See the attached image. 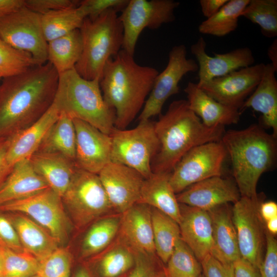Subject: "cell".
I'll list each match as a JSON object with an SVG mask.
<instances>
[{
    "label": "cell",
    "instance_id": "6da1fadb",
    "mask_svg": "<svg viewBox=\"0 0 277 277\" xmlns=\"http://www.w3.org/2000/svg\"><path fill=\"white\" fill-rule=\"evenodd\" d=\"M58 74L49 62L4 78L0 84V137L11 136L39 119L52 105Z\"/></svg>",
    "mask_w": 277,
    "mask_h": 277
},
{
    "label": "cell",
    "instance_id": "7a4b0ae2",
    "mask_svg": "<svg viewBox=\"0 0 277 277\" xmlns=\"http://www.w3.org/2000/svg\"><path fill=\"white\" fill-rule=\"evenodd\" d=\"M154 122L159 147L151 162L153 173H171L181 159L192 148L221 141L224 126L208 127L189 108L187 100L172 102Z\"/></svg>",
    "mask_w": 277,
    "mask_h": 277
},
{
    "label": "cell",
    "instance_id": "3957f363",
    "mask_svg": "<svg viewBox=\"0 0 277 277\" xmlns=\"http://www.w3.org/2000/svg\"><path fill=\"white\" fill-rule=\"evenodd\" d=\"M123 49L106 63L100 81L103 97L115 112L114 127L125 128L143 108L159 74Z\"/></svg>",
    "mask_w": 277,
    "mask_h": 277
},
{
    "label": "cell",
    "instance_id": "277c9868",
    "mask_svg": "<svg viewBox=\"0 0 277 277\" xmlns=\"http://www.w3.org/2000/svg\"><path fill=\"white\" fill-rule=\"evenodd\" d=\"M276 137L257 124L225 131L221 142L230 159L241 196H257L256 186L261 176L275 166Z\"/></svg>",
    "mask_w": 277,
    "mask_h": 277
},
{
    "label": "cell",
    "instance_id": "5b68a950",
    "mask_svg": "<svg viewBox=\"0 0 277 277\" xmlns=\"http://www.w3.org/2000/svg\"><path fill=\"white\" fill-rule=\"evenodd\" d=\"M53 103L60 112L84 121L110 135L114 127L115 110L104 101L100 80H87L74 68L58 75Z\"/></svg>",
    "mask_w": 277,
    "mask_h": 277
},
{
    "label": "cell",
    "instance_id": "8992f818",
    "mask_svg": "<svg viewBox=\"0 0 277 277\" xmlns=\"http://www.w3.org/2000/svg\"><path fill=\"white\" fill-rule=\"evenodd\" d=\"M117 13L110 9L94 19L86 17L79 29L82 51L74 69L86 80L100 81L107 62L122 49L123 28Z\"/></svg>",
    "mask_w": 277,
    "mask_h": 277
},
{
    "label": "cell",
    "instance_id": "52a82bcc",
    "mask_svg": "<svg viewBox=\"0 0 277 277\" xmlns=\"http://www.w3.org/2000/svg\"><path fill=\"white\" fill-rule=\"evenodd\" d=\"M62 200L79 228L113 210L98 174L77 168Z\"/></svg>",
    "mask_w": 277,
    "mask_h": 277
},
{
    "label": "cell",
    "instance_id": "ba28073f",
    "mask_svg": "<svg viewBox=\"0 0 277 277\" xmlns=\"http://www.w3.org/2000/svg\"><path fill=\"white\" fill-rule=\"evenodd\" d=\"M109 135L111 162L132 168L145 179L152 174L151 162L159 147L153 122L150 119L140 121L130 130L114 128Z\"/></svg>",
    "mask_w": 277,
    "mask_h": 277
},
{
    "label": "cell",
    "instance_id": "9c48e42d",
    "mask_svg": "<svg viewBox=\"0 0 277 277\" xmlns=\"http://www.w3.org/2000/svg\"><path fill=\"white\" fill-rule=\"evenodd\" d=\"M0 211L28 216L47 230L59 245L68 238L70 222L62 197L50 188L23 199L2 205Z\"/></svg>",
    "mask_w": 277,
    "mask_h": 277
},
{
    "label": "cell",
    "instance_id": "30bf717a",
    "mask_svg": "<svg viewBox=\"0 0 277 277\" xmlns=\"http://www.w3.org/2000/svg\"><path fill=\"white\" fill-rule=\"evenodd\" d=\"M227 156L221 141L207 143L190 149L170 173L169 182L175 193L205 179L222 176Z\"/></svg>",
    "mask_w": 277,
    "mask_h": 277
},
{
    "label": "cell",
    "instance_id": "8fae6325",
    "mask_svg": "<svg viewBox=\"0 0 277 277\" xmlns=\"http://www.w3.org/2000/svg\"><path fill=\"white\" fill-rule=\"evenodd\" d=\"M180 5L173 0H129L119 16L123 28L122 49L133 56L138 38L145 28L156 29L175 18Z\"/></svg>",
    "mask_w": 277,
    "mask_h": 277
},
{
    "label": "cell",
    "instance_id": "7c38bea8",
    "mask_svg": "<svg viewBox=\"0 0 277 277\" xmlns=\"http://www.w3.org/2000/svg\"><path fill=\"white\" fill-rule=\"evenodd\" d=\"M0 38L14 48L30 53L38 65L48 62L42 15L25 6L0 21Z\"/></svg>",
    "mask_w": 277,
    "mask_h": 277
},
{
    "label": "cell",
    "instance_id": "4fadbf2b",
    "mask_svg": "<svg viewBox=\"0 0 277 277\" xmlns=\"http://www.w3.org/2000/svg\"><path fill=\"white\" fill-rule=\"evenodd\" d=\"M263 196L258 194L252 198L241 196L231 208L240 255L259 270L265 239V226L259 212Z\"/></svg>",
    "mask_w": 277,
    "mask_h": 277
},
{
    "label": "cell",
    "instance_id": "5bb4252c",
    "mask_svg": "<svg viewBox=\"0 0 277 277\" xmlns=\"http://www.w3.org/2000/svg\"><path fill=\"white\" fill-rule=\"evenodd\" d=\"M197 62L187 57L184 45L173 47L169 53L168 62L165 69L156 76L151 91L138 116L139 121L150 120L161 114L162 108L171 96L179 92V84L189 72L198 71Z\"/></svg>",
    "mask_w": 277,
    "mask_h": 277
},
{
    "label": "cell",
    "instance_id": "9a60e30c",
    "mask_svg": "<svg viewBox=\"0 0 277 277\" xmlns=\"http://www.w3.org/2000/svg\"><path fill=\"white\" fill-rule=\"evenodd\" d=\"M264 67L253 65L197 86L216 101L239 110L259 84Z\"/></svg>",
    "mask_w": 277,
    "mask_h": 277
},
{
    "label": "cell",
    "instance_id": "2e32d148",
    "mask_svg": "<svg viewBox=\"0 0 277 277\" xmlns=\"http://www.w3.org/2000/svg\"><path fill=\"white\" fill-rule=\"evenodd\" d=\"M98 175L113 210L122 214L139 202L145 178L135 169L110 162Z\"/></svg>",
    "mask_w": 277,
    "mask_h": 277
},
{
    "label": "cell",
    "instance_id": "e0dca14e",
    "mask_svg": "<svg viewBox=\"0 0 277 277\" xmlns=\"http://www.w3.org/2000/svg\"><path fill=\"white\" fill-rule=\"evenodd\" d=\"M73 122L76 134L75 165L98 174L111 162V137L84 121L73 119Z\"/></svg>",
    "mask_w": 277,
    "mask_h": 277
},
{
    "label": "cell",
    "instance_id": "ac0fdd59",
    "mask_svg": "<svg viewBox=\"0 0 277 277\" xmlns=\"http://www.w3.org/2000/svg\"><path fill=\"white\" fill-rule=\"evenodd\" d=\"M206 43L200 37L191 46V52L196 59L199 66L198 86L212 79L223 76L234 71L253 65L255 59L251 50L247 47L236 48L225 53L206 52Z\"/></svg>",
    "mask_w": 277,
    "mask_h": 277
},
{
    "label": "cell",
    "instance_id": "d6986e66",
    "mask_svg": "<svg viewBox=\"0 0 277 277\" xmlns=\"http://www.w3.org/2000/svg\"><path fill=\"white\" fill-rule=\"evenodd\" d=\"M176 196L180 204L209 211L222 205L234 204L241 194L234 180L216 176L190 186Z\"/></svg>",
    "mask_w": 277,
    "mask_h": 277
},
{
    "label": "cell",
    "instance_id": "ffe728a7",
    "mask_svg": "<svg viewBox=\"0 0 277 277\" xmlns=\"http://www.w3.org/2000/svg\"><path fill=\"white\" fill-rule=\"evenodd\" d=\"M180 208L181 239L201 262L212 250L211 216L208 211L196 207L180 204Z\"/></svg>",
    "mask_w": 277,
    "mask_h": 277
},
{
    "label": "cell",
    "instance_id": "44dd1931",
    "mask_svg": "<svg viewBox=\"0 0 277 277\" xmlns=\"http://www.w3.org/2000/svg\"><path fill=\"white\" fill-rule=\"evenodd\" d=\"M60 112L52 103L36 122L24 129L10 136L6 163L11 171L18 162L29 159L38 149L47 132L58 119Z\"/></svg>",
    "mask_w": 277,
    "mask_h": 277
},
{
    "label": "cell",
    "instance_id": "7402d4cb",
    "mask_svg": "<svg viewBox=\"0 0 277 277\" xmlns=\"http://www.w3.org/2000/svg\"><path fill=\"white\" fill-rule=\"evenodd\" d=\"M119 232L133 251L155 255L150 206L137 203L122 213Z\"/></svg>",
    "mask_w": 277,
    "mask_h": 277
},
{
    "label": "cell",
    "instance_id": "603a6c76",
    "mask_svg": "<svg viewBox=\"0 0 277 277\" xmlns=\"http://www.w3.org/2000/svg\"><path fill=\"white\" fill-rule=\"evenodd\" d=\"M212 227L211 255L223 264L232 265L241 257L229 204L217 206L208 211Z\"/></svg>",
    "mask_w": 277,
    "mask_h": 277
},
{
    "label": "cell",
    "instance_id": "cb8c5ba5",
    "mask_svg": "<svg viewBox=\"0 0 277 277\" xmlns=\"http://www.w3.org/2000/svg\"><path fill=\"white\" fill-rule=\"evenodd\" d=\"M190 109L207 127L237 124L240 117L238 109L225 105L208 95L196 83L189 82L184 90Z\"/></svg>",
    "mask_w": 277,
    "mask_h": 277
},
{
    "label": "cell",
    "instance_id": "d4e9b609",
    "mask_svg": "<svg viewBox=\"0 0 277 277\" xmlns=\"http://www.w3.org/2000/svg\"><path fill=\"white\" fill-rule=\"evenodd\" d=\"M277 71L271 63L265 64L262 78L255 90L246 100L239 109L251 108L262 114L264 125L272 130L277 137Z\"/></svg>",
    "mask_w": 277,
    "mask_h": 277
},
{
    "label": "cell",
    "instance_id": "484cf974",
    "mask_svg": "<svg viewBox=\"0 0 277 277\" xmlns=\"http://www.w3.org/2000/svg\"><path fill=\"white\" fill-rule=\"evenodd\" d=\"M49 188L29 159L18 162L0 185V206L23 199Z\"/></svg>",
    "mask_w": 277,
    "mask_h": 277
},
{
    "label": "cell",
    "instance_id": "4316f807",
    "mask_svg": "<svg viewBox=\"0 0 277 277\" xmlns=\"http://www.w3.org/2000/svg\"><path fill=\"white\" fill-rule=\"evenodd\" d=\"M29 160L34 171L61 197L77 168L74 161L55 153L36 152Z\"/></svg>",
    "mask_w": 277,
    "mask_h": 277
},
{
    "label": "cell",
    "instance_id": "83f0119b",
    "mask_svg": "<svg viewBox=\"0 0 277 277\" xmlns=\"http://www.w3.org/2000/svg\"><path fill=\"white\" fill-rule=\"evenodd\" d=\"M6 213L15 229L25 251L38 261L59 247L56 239L28 216L18 213Z\"/></svg>",
    "mask_w": 277,
    "mask_h": 277
},
{
    "label": "cell",
    "instance_id": "f1b7e54d",
    "mask_svg": "<svg viewBox=\"0 0 277 277\" xmlns=\"http://www.w3.org/2000/svg\"><path fill=\"white\" fill-rule=\"evenodd\" d=\"M170 173H153L145 179L138 203L145 204L168 215L178 224L181 219L180 204L170 182Z\"/></svg>",
    "mask_w": 277,
    "mask_h": 277
},
{
    "label": "cell",
    "instance_id": "f546056e",
    "mask_svg": "<svg viewBox=\"0 0 277 277\" xmlns=\"http://www.w3.org/2000/svg\"><path fill=\"white\" fill-rule=\"evenodd\" d=\"M75 145L73 120L60 112L58 119L50 128L36 152L58 153L74 161Z\"/></svg>",
    "mask_w": 277,
    "mask_h": 277
},
{
    "label": "cell",
    "instance_id": "4dcf8cb0",
    "mask_svg": "<svg viewBox=\"0 0 277 277\" xmlns=\"http://www.w3.org/2000/svg\"><path fill=\"white\" fill-rule=\"evenodd\" d=\"M82 51V37L77 29L48 42V62L59 75L75 68Z\"/></svg>",
    "mask_w": 277,
    "mask_h": 277
},
{
    "label": "cell",
    "instance_id": "1f68e13d",
    "mask_svg": "<svg viewBox=\"0 0 277 277\" xmlns=\"http://www.w3.org/2000/svg\"><path fill=\"white\" fill-rule=\"evenodd\" d=\"M120 242L100 256L92 268H88L92 277H122L132 268L134 252L122 240Z\"/></svg>",
    "mask_w": 277,
    "mask_h": 277
},
{
    "label": "cell",
    "instance_id": "d6a6232c",
    "mask_svg": "<svg viewBox=\"0 0 277 277\" xmlns=\"http://www.w3.org/2000/svg\"><path fill=\"white\" fill-rule=\"evenodd\" d=\"M121 215H110L94 222L82 243L81 255L86 259L102 251L110 245L119 232Z\"/></svg>",
    "mask_w": 277,
    "mask_h": 277
},
{
    "label": "cell",
    "instance_id": "836d02e7",
    "mask_svg": "<svg viewBox=\"0 0 277 277\" xmlns=\"http://www.w3.org/2000/svg\"><path fill=\"white\" fill-rule=\"evenodd\" d=\"M81 2V1H80ZM87 13L84 6L53 11L42 15V26L47 42L80 29Z\"/></svg>",
    "mask_w": 277,
    "mask_h": 277
},
{
    "label": "cell",
    "instance_id": "e575fe53",
    "mask_svg": "<svg viewBox=\"0 0 277 277\" xmlns=\"http://www.w3.org/2000/svg\"><path fill=\"white\" fill-rule=\"evenodd\" d=\"M151 214L155 252L166 265L181 239L179 225L168 215L151 207Z\"/></svg>",
    "mask_w": 277,
    "mask_h": 277
},
{
    "label": "cell",
    "instance_id": "d590c367",
    "mask_svg": "<svg viewBox=\"0 0 277 277\" xmlns=\"http://www.w3.org/2000/svg\"><path fill=\"white\" fill-rule=\"evenodd\" d=\"M249 2V0H228L215 14L200 24L199 32L222 37L235 31L239 18Z\"/></svg>",
    "mask_w": 277,
    "mask_h": 277
},
{
    "label": "cell",
    "instance_id": "8d00e7d4",
    "mask_svg": "<svg viewBox=\"0 0 277 277\" xmlns=\"http://www.w3.org/2000/svg\"><path fill=\"white\" fill-rule=\"evenodd\" d=\"M241 16L258 25L265 37L273 38L277 36L276 0H249Z\"/></svg>",
    "mask_w": 277,
    "mask_h": 277
},
{
    "label": "cell",
    "instance_id": "74e56055",
    "mask_svg": "<svg viewBox=\"0 0 277 277\" xmlns=\"http://www.w3.org/2000/svg\"><path fill=\"white\" fill-rule=\"evenodd\" d=\"M167 277H199L203 272L201 262L180 239L165 265Z\"/></svg>",
    "mask_w": 277,
    "mask_h": 277
},
{
    "label": "cell",
    "instance_id": "f35d334b",
    "mask_svg": "<svg viewBox=\"0 0 277 277\" xmlns=\"http://www.w3.org/2000/svg\"><path fill=\"white\" fill-rule=\"evenodd\" d=\"M0 277H30L36 274L38 261L29 253L0 247Z\"/></svg>",
    "mask_w": 277,
    "mask_h": 277
},
{
    "label": "cell",
    "instance_id": "ab89813d",
    "mask_svg": "<svg viewBox=\"0 0 277 277\" xmlns=\"http://www.w3.org/2000/svg\"><path fill=\"white\" fill-rule=\"evenodd\" d=\"M38 66L29 53L14 48L0 38V75L6 78Z\"/></svg>",
    "mask_w": 277,
    "mask_h": 277
},
{
    "label": "cell",
    "instance_id": "60d3db41",
    "mask_svg": "<svg viewBox=\"0 0 277 277\" xmlns=\"http://www.w3.org/2000/svg\"><path fill=\"white\" fill-rule=\"evenodd\" d=\"M72 265L69 251L59 247L38 261L36 275L38 277H70Z\"/></svg>",
    "mask_w": 277,
    "mask_h": 277
},
{
    "label": "cell",
    "instance_id": "b9f144b4",
    "mask_svg": "<svg viewBox=\"0 0 277 277\" xmlns=\"http://www.w3.org/2000/svg\"><path fill=\"white\" fill-rule=\"evenodd\" d=\"M135 263L126 277L167 276L165 266L154 255L133 251Z\"/></svg>",
    "mask_w": 277,
    "mask_h": 277
},
{
    "label": "cell",
    "instance_id": "7bdbcfd3",
    "mask_svg": "<svg viewBox=\"0 0 277 277\" xmlns=\"http://www.w3.org/2000/svg\"><path fill=\"white\" fill-rule=\"evenodd\" d=\"M266 252L259 268L261 277H277V241L265 228Z\"/></svg>",
    "mask_w": 277,
    "mask_h": 277
},
{
    "label": "cell",
    "instance_id": "ee69618b",
    "mask_svg": "<svg viewBox=\"0 0 277 277\" xmlns=\"http://www.w3.org/2000/svg\"><path fill=\"white\" fill-rule=\"evenodd\" d=\"M0 247L18 252L25 251L12 223L6 213L1 211Z\"/></svg>",
    "mask_w": 277,
    "mask_h": 277
},
{
    "label": "cell",
    "instance_id": "f6af8a7d",
    "mask_svg": "<svg viewBox=\"0 0 277 277\" xmlns=\"http://www.w3.org/2000/svg\"><path fill=\"white\" fill-rule=\"evenodd\" d=\"M25 6L32 11L44 15L51 11L78 6L80 1L24 0Z\"/></svg>",
    "mask_w": 277,
    "mask_h": 277
},
{
    "label": "cell",
    "instance_id": "bcb514c9",
    "mask_svg": "<svg viewBox=\"0 0 277 277\" xmlns=\"http://www.w3.org/2000/svg\"><path fill=\"white\" fill-rule=\"evenodd\" d=\"M129 0H84L80 3L86 8L87 17L94 19L105 11L114 9L122 11Z\"/></svg>",
    "mask_w": 277,
    "mask_h": 277
},
{
    "label": "cell",
    "instance_id": "7dc6e473",
    "mask_svg": "<svg viewBox=\"0 0 277 277\" xmlns=\"http://www.w3.org/2000/svg\"><path fill=\"white\" fill-rule=\"evenodd\" d=\"M204 277H233L232 265L225 264L211 254L201 261Z\"/></svg>",
    "mask_w": 277,
    "mask_h": 277
},
{
    "label": "cell",
    "instance_id": "c3c4849f",
    "mask_svg": "<svg viewBox=\"0 0 277 277\" xmlns=\"http://www.w3.org/2000/svg\"><path fill=\"white\" fill-rule=\"evenodd\" d=\"M232 269L233 277H261L259 270L241 256L232 263Z\"/></svg>",
    "mask_w": 277,
    "mask_h": 277
},
{
    "label": "cell",
    "instance_id": "681fc988",
    "mask_svg": "<svg viewBox=\"0 0 277 277\" xmlns=\"http://www.w3.org/2000/svg\"><path fill=\"white\" fill-rule=\"evenodd\" d=\"M228 1L200 0L199 3L203 15L208 18L215 14Z\"/></svg>",
    "mask_w": 277,
    "mask_h": 277
},
{
    "label": "cell",
    "instance_id": "f907efd6",
    "mask_svg": "<svg viewBox=\"0 0 277 277\" xmlns=\"http://www.w3.org/2000/svg\"><path fill=\"white\" fill-rule=\"evenodd\" d=\"M9 142L10 136L0 137V185L10 172L7 168L6 163V157Z\"/></svg>",
    "mask_w": 277,
    "mask_h": 277
},
{
    "label": "cell",
    "instance_id": "816d5d0a",
    "mask_svg": "<svg viewBox=\"0 0 277 277\" xmlns=\"http://www.w3.org/2000/svg\"><path fill=\"white\" fill-rule=\"evenodd\" d=\"M24 6V0H0V21Z\"/></svg>",
    "mask_w": 277,
    "mask_h": 277
},
{
    "label": "cell",
    "instance_id": "f5cc1de1",
    "mask_svg": "<svg viewBox=\"0 0 277 277\" xmlns=\"http://www.w3.org/2000/svg\"><path fill=\"white\" fill-rule=\"evenodd\" d=\"M259 212L263 221L265 222L277 217V204L272 201L261 203Z\"/></svg>",
    "mask_w": 277,
    "mask_h": 277
},
{
    "label": "cell",
    "instance_id": "db71d44e",
    "mask_svg": "<svg viewBox=\"0 0 277 277\" xmlns=\"http://www.w3.org/2000/svg\"><path fill=\"white\" fill-rule=\"evenodd\" d=\"M267 55L271 64L277 71V39L275 38L267 50Z\"/></svg>",
    "mask_w": 277,
    "mask_h": 277
},
{
    "label": "cell",
    "instance_id": "11a10c76",
    "mask_svg": "<svg viewBox=\"0 0 277 277\" xmlns=\"http://www.w3.org/2000/svg\"><path fill=\"white\" fill-rule=\"evenodd\" d=\"M73 277H92L87 265H81L75 271Z\"/></svg>",
    "mask_w": 277,
    "mask_h": 277
},
{
    "label": "cell",
    "instance_id": "9f6ffc18",
    "mask_svg": "<svg viewBox=\"0 0 277 277\" xmlns=\"http://www.w3.org/2000/svg\"><path fill=\"white\" fill-rule=\"evenodd\" d=\"M266 223V230L270 234L275 235L277 233V217L273 218Z\"/></svg>",
    "mask_w": 277,
    "mask_h": 277
},
{
    "label": "cell",
    "instance_id": "6f0895ef",
    "mask_svg": "<svg viewBox=\"0 0 277 277\" xmlns=\"http://www.w3.org/2000/svg\"><path fill=\"white\" fill-rule=\"evenodd\" d=\"M2 269V264L1 258V256H0V276H1V275Z\"/></svg>",
    "mask_w": 277,
    "mask_h": 277
},
{
    "label": "cell",
    "instance_id": "680465c9",
    "mask_svg": "<svg viewBox=\"0 0 277 277\" xmlns=\"http://www.w3.org/2000/svg\"><path fill=\"white\" fill-rule=\"evenodd\" d=\"M30 277H38L36 274Z\"/></svg>",
    "mask_w": 277,
    "mask_h": 277
},
{
    "label": "cell",
    "instance_id": "91938a15",
    "mask_svg": "<svg viewBox=\"0 0 277 277\" xmlns=\"http://www.w3.org/2000/svg\"><path fill=\"white\" fill-rule=\"evenodd\" d=\"M199 277H204V275H203V273H202V274L200 276H199Z\"/></svg>",
    "mask_w": 277,
    "mask_h": 277
},
{
    "label": "cell",
    "instance_id": "94428289",
    "mask_svg": "<svg viewBox=\"0 0 277 277\" xmlns=\"http://www.w3.org/2000/svg\"><path fill=\"white\" fill-rule=\"evenodd\" d=\"M126 276H127V275H124V276H122V277H126Z\"/></svg>",
    "mask_w": 277,
    "mask_h": 277
},
{
    "label": "cell",
    "instance_id": "6125c7cd",
    "mask_svg": "<svg viewBox=\"0 0 277 277\" xmlns=\"http://www.w3.org/2000/svg\"><path fill=\"white\" fill-rule=\"evenodd\" d=\"M1 78H2V76H1V75H0V79H1Z\"/></svg>",
    "mask_w": 277,
    "mask_h": 277
},
{
    "label": "cell",
    "instance_id": "be15d7a7",
    "mask_svg": "<svg viewBox=\"0 0 277 277\" xmlns=\"http://www.w3.org/2000/svg\"><path fill=\"white\" fill-rule=\"evenodd\" d=\"M165 277H167V276H165Z\"/></svg>",
    "mask_w": 277,
    "mask_h": 277
}]
</instances>
